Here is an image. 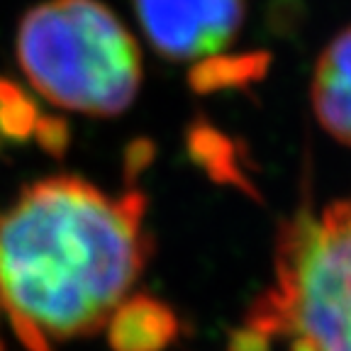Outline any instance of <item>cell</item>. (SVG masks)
Returning a JSON list of instances; mask_svg holds the SVG:
<instances>
[{
	"instance_id": "cell-4",
	"label": "cell",
	"mask_w": 351,
	"mask_h": 351,
	"mask_svg": "<svg viewBox=\"0 0 351 351\" xmlns=\"http://www.w3.org/2000/svg\"><path fill=\"white\" fill-rule=\"evenodd\" d=\"M139 27L166 61H200L230 47L247 0H134Z\"/></svg>"
},
{
	"instance_id": "cell-2",
	"label": "cell",
	"mask_w": 351,
	"mask_h": 351,
	"mask_svg": "<svg viewBox=\"0 0 351 351\" xmlns=\"http://www.w3.org/2000/svg\"><path fill=\"white\" fill-rule=\"evenodd\" d=\"M17 64L29 86L56 108L115 117L137 98V39L103 0H44L17 27Z\"/></svg>"
},
{
	"instance_id": "cell-7",
	"label": "cell",
	"mask_w": 351,
	"mask_h": 351,
	"mask_svg": "<svg viewBox=\"0 0 351 351\" xmlns=\"http://www.w3.org/2000/svg\"><path fill=\"white\" fill-rule=\"evenodd\" d=\"M32 130H39L32 103L22 98L15 86L0 81V132L10 137H25Z\"/></svg>"
},
{
	"instance_id": "cell-9",
	"label": "cell",
	"mask_w": 351,
	"mask_h": 351,
	"mask_svg": "<svg viewBox=\"0 0 351 351\" xmlns=\"http://www.w3.org/2000/svg\"><path fill=\"white\" fill-rule=\"evenodd\" d=\"M0 351H3V344H0Z\"/></svg>"
},
{
	"instance_id": "cell-5",
	"label": "cell",
	"mask_w": 351,
	"mask_h": 351,
	"mask_svg": "<svg viewBox=\"0 0 351 351\" xmlns=\"http://www.w3.org/2000/svg\"><path fill=\"white\" fill-rule=\"evenodd\" d=\"M310 98L319 127L351 147V27L341 29L322 49L313 71Z\"/></svg>"
},
{
	"instance_id": "cell-6",
	"label": "cell",
	"mask_w": 351,
	"mask_h": 351,
	"mask_svg": "<svg viewBox=\"0 0 351 351\" xmlns=\"http://www.w3.org/2000/svg\"><path fill=\"white\" fill-rule=\"evenodd\" d=\"M105 327L115 351H161L173 341L178 322L173 310L156 298L130 295Z\"/></svg>"
},
{
	"instance_id": "cell-8",
	"label": "cell",
	"mask_w": 351,
	"mask_h": 351,
	"mask_svg": "<svg viewBox=\"0 0 351 351\" xmlns=\"http://www.w3.org/2000/svg\"><path fill=\"white\" fill-rule=\"evenodd\" d=\"M269 344L271 341L263 335H258V332H254V329L244 327L241 332H237V335L232 337L230 351H269Z\"/></svg>"
},
{
	"instance_id": "cell-1",
	"label": "cell",
	"mask_w": 351,
	"mask_h": 351,
	"mask_svg": "<svg viewBox=\"0 0 351 351\" xmlns=\"http://www.w3.org/2000/svg\"><path fill=\"white\" fill-rule=\"evenodd\" d=\"M139 191L51 176L0 215V307L27 351L105 329L149 256Z\"/></svg>"
},
{
	"instance_id": "cell-3",
	"label": "cell",
	"mask_w": 351,
	"mask_h": 351,
	"mask_svg": "<svg viewBox=\"0 0 351 351\" xmlns=\"http://www.w3.org/2000/svg\"><path fill=\"white\" fill-rule=\"evenodd\" d=\"M274 269L247 327L288 351H351V200L283 222Z\"/></svg>"
}]
</instances>
